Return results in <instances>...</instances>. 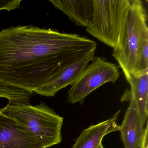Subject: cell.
<instances>
[{
	"label": "cell",
	"instance_id": "15",
	"mask_svg": "<svg viewBox=\"0 0 148 148\" xmlns=\"http://www.w3.org/2000/svg\"><path fill=\"white\" fill-rule=\"evenodd\" d=\"M97 148H104L103 146V145H102V143H100L98 145Z\"/></svg>",
	"mask_w": 148,
	"mask_h": 148
},
{
	"label": "cell",
	"instance_id": "13",
	"mask_svg": "<svg viewBox=\"0 0 148 148\" xmlns=\"http://www.w3.org/2000/svg\"><path fill=\"white\" fill-rule=\"evenodd\" d=\"M21 1V0H0V11L5 10L10 11L15 10L19 8Z\"/></svg>",
	"mask_w": 148,
	"mask_h": 148
},
{
	"label": "cell",
	"instance_id": "12",
	"mask_svg": "<svg viewBox=\"0 0 148 148\" xmlns=\"http://www.w3.org/2000/svg\"><path fill=\"white\" fill-rule=\"evenodd\" d=\"M20 89L18 87L0 81V97L5 98L9 103H15L18 99Z\"/></svg>",
	"mask_w": 148,
	"mask_h": 148
},
{
	"label": "cell",
	"instance_id": "8",
	"mask_svg": "<svg viewBox=\"0 0 148 148\" xmlns=\"http://www.w3.org/2000/svg\"><path fill=\"white\" fill-rule=\"evenodd\" d=\"M130 85L122 97V100L132 99L135 102L142 124L145 126L148 119V71L137 76L125 77Z\"/></svg>",
	"mask_w": 148,
	"mask_h": 148
},
{
	"label": "cell",
	"instance_id": "1",
	"mask_svg": "<svg viewBox=\"0 0 148 148\" xmlns=\"http://www.w3.org/2000/svg\"><path fill=\"white\" fill-rule=\"evenodd\" d=\"M97 48L96 42L75 34L32 25L3 29L0 81L34 92Z\"/></svg>",
	"mask_w": 148,
	"mask_h": 148
},
{
	"label": "cell",
	"instance_id": "2",
	"mask_svg": "<svg viewBox=\"0 0 148 148\" xmlns=\"http://www.w3.org/2000/svg\"><path fill=\"white\" fill-rule=\"evenodd\" d=\"M0 113L14 120L26 130L43 148L62 141L61 129L64 118L45 103L10 104L0 109Z\"/></svg>",
	"mask_w": 148,
	"mask_h": 148
},
{
	"label": "cell",
	"instance_id": "14",
	"mask_svg": "<svg viewBox=\"0 0 148 148\" xmlns=\"http://www.w3.org/2000/svg\"><path fill=\"white\" fill-rule=\"evenodd\" d=\"M148 121L146 122V125L144 130L143 138L138 148H148Z\"/></svg>",
	"mask_w": 148,
	"mask_h": 148
},
{
	"label": "cell",
	"instance_id": "4",
	"mask_svg": "<svg viewBox=\"0 0 148 148\" xmlns=\"http://www.w3.org/2000/svg\"><path fill=\"white\" fill-rule=\"evenodd\" d=\"M131 0H93V13L86 32L114 48Z\"/></svg>",
	"mask_w": 148,
	"mask_h": 148
},
{
	"label": "cell",
	"instance_id": "5",
	"mask_svg": "<svg viewBox=\"0 0 148 148\" xmlns=\"http://www.w3.org/2000/svg\"><path fill=\"white\" fill-rule=\"evenodd\" d=\"M79 77L73 84L68 92V102L83 104L93 91L107 83L114 84L120 76L119 67L104 58L95 57Z\"/></svg>",
	"mask_w": 148,
	"mask_h": 148
},
{
	"label": "cell",
	"instance_id": "11",
	"mask_svg": "<svg viewBox=\"0 0 148 148\" xmlns=\"http://www.w3.org/2000/svg\"><path fill=\"white\" fill-rule=\"evenodd\" d=\"M76 25L88 27L93 13V0H50Z\"/></svg>",
	"mask_w": 148,
	"mask_h": 148
},
{
	"label": "cell",
	"instance_id": "9",
	"mask_svg": "<svg viewBox=\"0 0 148 148\" xmlns=\"http://www.w3.org/2000/svg\"><path fill=\"white\" fill-rule=\"evenodd\" d=\"M120 111L121 110H119L110 118L84 130L76 139L73 148H97L105 136L119 131L120 125L116 121Z\"/></svg>",
	"mask_w": 148,
	"mask_h": 148
},
{
	"label": "cell",
	"instance_id": "10",
	"mask_svg": "<svg viewBox=\"0 0 148 148\" xmlns=\"http://www.w3.org/2000/svg\"><path fill=\"white\" fill-rule=\"evenodd\" d=\"M119 131L124 148H138L143 134L142 124L135 102L130 99Z\"/></svg>",
	"mask_w": 148,
	"mask_h": 148
},
{
	"label": "cell",
	"instance_id": "7",
	"mask_svg": "<svg viewBox=\"0 0 148 148\" xmlns=\"http://www.w3.org/2000/svg\"><path fill=\"white\" fill-rule=\"evenodd\" d=\"M0 148H43L14 120L0 113Z\"/></svg>",
	"mask_w": 148,
	"mask_h": 148
},
{
	"label": "cell",
	"instance_id": "3",
	"mask_svg": "<svg viewBox=\"0 0 148 148\" xmlns=\"http://www.w3.org/2000/svg\"><path fill=\"white\" fill-rule=\"evenodd\" d=\"M147 18L143 2L131 0L112 53L125 77L133 75L136 71L139 51L148 32Z\"/></svg>",
	"mask_w": 148,
	"mask_h": 148
},
{
	"label": "cell",
	"instance_id": "6",
	"mask_svg": "<svg viewBox=\"0 0 148 148\" xmlns=\"http://www.w3.org/2000/svg\"><path fill=\"white\" fill-rule=\"evenodd\" d=\"M96 50H93L55 75L45 84L34 91L46 97H54L57 92L72 85L79 77L89 63L91 62Z\"/></svg>",
	"mask_w": 148,
	"mask_h": 148
}]
</instances>
